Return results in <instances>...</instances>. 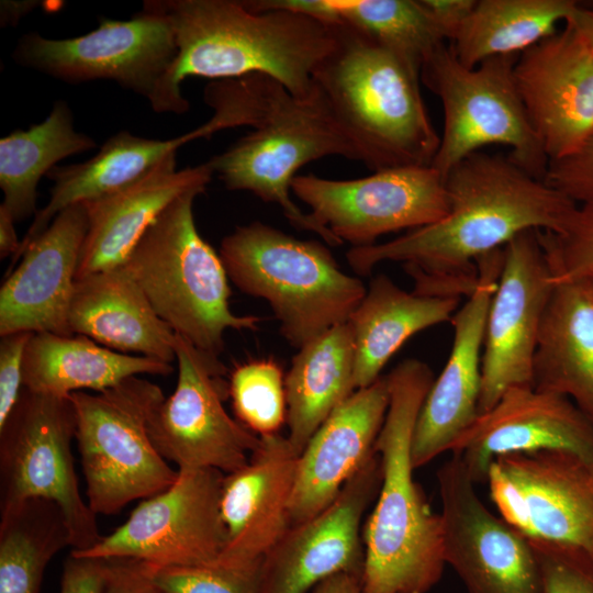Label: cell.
I'll list each match as a JSON object with an SVG mask.
<instances>
[{"instance_id": "obj_1", "label": "cell", "mask_w": 593, "mask_h": 593, "mask_svg": "<svg viewBox=\"0 0 593 593\" xmlns=\"http://www.w3.org/2000/svg\"><path fill=\"white\" fill-rule=\"evenodd\" d=\"M448 213L385 243L351 247L346 259L368 276L383 261L402 262L413 292L466 299L478 281L477 261L526 231L560 233L578 205L510 157L478 152L445 177Z\"/></svg>"}, {"instance_id": "obj_2", "label": "cell", "mask_w": 593, "mask_h": 593, "mask_svg": "<svg viewBox=\"0 0 593 593\" xmlns=\"http://www.w3.org/2000/svg\"><path fill=\"white\" fill-rule=\"evenodd\" d=\"M172 26L177 55L148 99L158 113L189 110L181 83L264 74L292 94L315 91L313 72L335 42L334 23L287 8L251 10L236 0H155Z\"/></svg>"}, {"instance_id": "obj_3", "label": "cell", "mask_w": 593, "mask_h": 593, "mask_svg": "<svg viewBox=\"0 0 593 593\" xmlns=\"http://www.w3.org/2000/svg\"><path fill=\"white\" fill-rule=\"evenodd\" d=\"M203 97L223 130L253 127L209 160L224 186L278 204L293 227L313 232L331 246L342 245L290 197L295 174L306 164L326 156L359 161L356 147L316 87L310 97L299 98L279 80L251 74L212 81Z\"/></svg>"}, {"instance_id": "obj_4", "label": "cell", "mask_w": 593, "mask_h": 593, "mask_svg": "<svg viewBox=\"0 0 593 593\" xmlns=\"http://www.w3.org/2000/svg\"><path fill=\"white\" fill-rule=\"evenodd\" d=\"M387 376L390 403L374 445L381 484L362 530V592L427 593L446 564L443 522L413 478L411 448L435 379L430 367L415 358L403 360Z\"/></svg>"}, {"instance_id": "obj_5", "label": "cell", "mask_w": 593, "mask_h": 593, "mask_svg": "<svg viewBox=\"0 0 593 593\" xmlns=\"http://www.w3.org/2000/svg\"><path fill=\"white\" fill-rule=\"evenodd\" d=\"M335 42L313 82L373 171L430 166L437 134L425 107L421 70L367 32L334 23Z\"/></svg>"}, {"instance_id": "obj_6", "label": "cell", "mask_w": 593, "mask_h": 593, "mask_svg": "<svg viewBox=\"0 0 593 593\" xmlns=\"http://www.w3.org/2000/svg\"><path fill=\"white\" fill-rule=\"evenodd\" d=\"M219 254L238 290L268 302L280 334L295 349L347 323L367 292L324 244L261 222L237 226Z\"/></svg>"}, {"instance_id": "obj_7", "label": "cell", "mask_w": 593, "mask_h": 593, "mask_svg": "<svg viewBox=\"0 0 593 593\" xmlns=\"http://www.w3.org/2000/svg\"><path fill=\"white\" fill-rule=\"evenodd\" d=\"M190 190L154 221L122 267L157 315L195 348L213 358L224 350L228 328L256 331L261 318L230 309L228 276L220 254L200 235Z\"/></svg>"}, {"instance_id": "obj_8", "label": "cell", "mask_w": 593, "mask_h": 593, "mask_svg": "<svg viewBox=\"0 0 593 593\" xmlns=\"http://www.w3.org/2000/svg\"><path fill=\"white\" fill-rule=\"evenodd\" d=\"M87 484V502L98 515L120 512L135 500L168 489L178 478L154 446L148 425L165 399L149 380L131 377L101 392L69 395Z\"/></svg>"}, {"instance_id": "obj_9", "label": "cell", "mask_w": 593, "mask_h": 593, "mask_svg": "<svg viewBox=\"0 0 593 593\" xmlns=\"http://www.w3.org/2000/svg\"><path fill=\"white\" fill-rule=\"evenodd\" d=\"M517 57L496 56L469 68L445 43L423 64L421 80L443 107V133L430 166L444 178L483 147L503 145L517 166L544 180L549 159L517 91Z\"/></svg>"}, {"instance_id": "obj_10", "label": "cell", "mask_w": 593, "mask_h": 593, "mask_svg": "<svg viewBox=\"0 0 593 593\" xmlns=\"http://www.w3.org/2000/svg\"><path fill=\"white\" fill-rule=\"evenodd\" d=\"M76 417L69 396L23 388L0 426V511L29 499L55 502L72 537L71 551L96 546L97 515L80 494L71 454Z\"/></svg>"}, {"instance_id": "obj_11", "label": "cell", "mask_w": 593, "mask_h": 593, "mask_svg": "<svg viewBox=\"0 0 593 593\" xmlns=\"http://www.w3.org/2000/svg\"><path fill=\"white\" fill-rule=\"evenodd\" d=\"M177 55L168 16L150 1L130 20L101 19L97 29L76 37H20L12 58L67 83L112 80L147 100Z\"/></svg>"}, {"instance_id": "obj_12", "label": "cell", "mask_w": 593, "mask_h": 593, "mask_svg": "<svg viewBox=\"0 0 593 593\" xmlns=\"http://www.w3.org/2000/svg\"><path fill=\"white\" fill-rule=\"evenodd\" d=\"M224 473L217 469H178L165 491L143 500L125 523L77 557L135 559L156 567L215 563L226 545L221 515Z\"/></svg>"}, {"instance_id": "obj_13", "label": "cell", "mask_w": 593, "mask_h": 593, "mask_svg": "<svg viewBox=\"0 0 593 593\" xmlns=\"http://www.w3.org/2000/svg\"><path fill=\"white\" fill-rule=\"evenodd\" d=\"M176 360V389L149 421L154 446L178 469L212 468L227 474L245 467L260 436L226 412L225 366L177 334Z\"/></svg>"}, {"instance_id": "obj_14", "label": "cell", "mask_w": 593, "mask_h": 593, "mask_svg": "<svg viewBox=\"0 0 593 593\" xmlns=\"http://www.w3.org/2000/svg\"><path fill=\"white\" fill-rule=\"evenodd\" d=\"M291 191L342 243L377 244L385 234L413 231L449 210L445 178L432 166H405L351 180L295 176Z\"/></svg>"}, {"instance_id": "obj_15", "label": "cell", "mask_w": 593, "mask_h": 593, "mask_svg": "<svg viewBox=\"0 0 593 593\" xmlns=\"http://www.w3.org/2000/svg\"><path fill=\"white\" fill-rule=\"evenodd\" d=\"M486 483L501 517L528 539L593 557V462L567 450L496 457Z\"/></svg>"}, {"instance_id": "obj_16", "label": "cell", "mask_w": 593, "mask_h": 593, "mask_svg": "<svg viewBox=\"0 0 593 593\" xmlns=\"http://www.w3.org/2000/svg\"><path fill=\"white\" fill-rule=\"evenodd\" d=\"M436 478L445 562L467 593H542L530 540L489 511L462 460L451 455Z\"/></svg>"}, {"instance_id": "obj_17", "label": "cell", "mask_w": 593, "mask_h": 593, "mask_svg": "<svg viewBox=\"0 0 593 593\" xmlns=\"http://www.w3.org/2000/svg\"><path fill=\"white\" fill-rule=\"evenodd\" d=\"M555 284L538 230L521 233L503 247L485 322L479 414L510 388L533 385L534 355Z\"/></svg>"}, {"instance_id": "obj_18", "label": "cell", "mask_w": 593, "mask_h": 593, "mask_svg": "<svg viewBox=\"0 0 593 593\" xmlns=\"http://www.w3.org/2000/svg\"><path fill=\"white\" fill-rule=\"evenodd\" d=\"M380 484L381 466L376 452L328 507L307 521L291 524L261 561L257 593H306L338 573L362 579L360 527Z\"/></svg>"}, {"instance_id": "obj_19", "label": "cell", "mask_w": 593, "mask_h": 593, "mask_svg": "<svg viewBox=\"0 0 593 593\" xmlns=\"http://www.w3.org/2000/svg\"><path fill=\"white\" fill-rule=\"evenodd\" d=\"M517 91L549 163L593 136V55L568 24L518 55Z\"/></svg>"}, {"instance_id": "obj_20", "label": "cell", "mask_w": 593, "mask_h": 593, "mask_svg": "<svg viewBox=\"0 0 593 593\" xmlns=\"http://www.w3.org/2000/svg\"><path fill=\"white\" fill-rule=\"evenodd\" d=\"M502 264L503 248L477 261V286L450 321L454 327L451 350L425 398L413 433L414 469L449 451L479 416L485 322Z\"/></svg>"}, {"instance_id": "obj_21", "label": "cell", "mask_w": 593, "mask_h": 593, "mask_svg": "<svg viewBox=\"0 0 593 593\" xmlns=\"http://www.w3.org/2000/svg\"><path fill=\"white\" fill-rule=\"evenodd\" d=\"M567 450L593 462V423L567 396L533 385L506 390L452 444L477 483H486L491 462L500 456Z\"/></svg>"}, {"instance_id": "obj_22", "label": "cell", "mask_w": 593, "mask_h": 593, "mask_svg": "<svg viewBox=\"0 0 593 593\" xmlns=\"http://www.w3.org/2000/svg\"><path fill=\"white\" fill-rule=\"evenodd\" d=\"M89 225L85 203L59 212L7 273L0 289V336L72 335L69 307Z\"/></svg>"}, {"instance_id": "obj_23", "label": "cell", "mask_w": 593, "mask_h": 593, "mask_svg": "<svg viewBox=\"0 0 593 593\" xmlns=\"http://www.w3.org/2000/svg\"><path fill=\"white\" fill-rule=\"evenodd\" d=\"M299 456L287 437L260 436L248 463L224 475L221 515L226 545L215 563H259L284 535L291 526Z\"/></svg>"}, {"instance_id": "obj_24", "label": "cell", "mask_w": 593, "mask_h": 593, "mask_svg": "<svg viewBox=\"0 0 593 593\" xmlns=\"http://www.w3.org/2000/svg\"><path fill=\"white\" fill-rule=\"evenodd\" d=\"M389 403L385 374L351 393L320 426L299 456L291 524L307 521L328 507L376 454Z\"/></svg>"}, {"instance_id": "obj_25", "label": "cell", "mask_w": 593, "mask_h": 593, "mask_svg": "<svg viewBox=\"0 0 593 593\" xmlns=\"http://www.w3.org/2000/svg\"><path fill=\"white\" fill-rule=\"evenodd\" d=\"M213 175L209 161L177 170L174 153L137 182L82 202L89 225L76 279L122 266L165 209L190 190H206Z\"/></svg>"}, {"instance_id": "obj_26", "label": "cell", "mask_w": 593, "mask_h": 593, "mask_svg": "<svg viewBox=\"0 0 593 593\" xmlns=\"http://www.w3.org/2000/svg\"><path fill=\"white\" fill-rule=\"evenodd\" d=\"M68 321L72 334L114 351L176 360V334L122 266L76 279Z\"/></svg>"}, {"instance_id": "obj_27", "label": "cell", "mask_w": 593, "mask_h": 593, "mask_svg": "<svg viewBox=\"0 0 593 593\" xmlns=\"http://www.w3.org/2000/svg\"><path fill=\"white\" fill-rule=\"evenodd\" d=\"M204 137H208V134L202 125L169 139L146 138L121 131L109 137L90 159L54 167L46 176L54 182L49 200L34 215L18 254L11 258L8 271L59 212L76 203L100 199L137 182L169 155L177 153L178 148Z\"/></svg>"}, {"instance_id": "obj_28", "label": "cell", "mask_w": 593, "mask_h": 593, "mask_svg": "<svg viewBox=\"0 0 593 593\" xmlns=\"http://www.w3.org/2000/svg\"><path fill=\"white\" fill-rule=\"evenodd\" d=\"M533 387L569 398L593 423V296L556 282L539 329Z\"/></svg>"}, {"instance_id": "obj_29", "label": "cell", "mask_w": 593, "mask_h": 593, "mask_svg": "<svg viewBox=\"0 0 593 593\" xmlns=\"http://www.w3.org/2000/svg\"><path fill=\"white\" fill-rule=\"evenodd\" d=\"M460 298L407 292L388 276L374 277L347 321L355 344L354 390L372 384L391 357L413 335L450 322Z\"/></svg>"}, {"instance_id": "obj_30", "label": "cell", "mask_w": 593, "mask_h": 593, "mask_svg": "<svg viewBox=\"0 0 593 593\" xmlns=\"http://www.w3.org/2000/svg\"><path fill=\"white\" fill-rule=\"evenodd\" d=\"M171 363L107 348L79 335L33 333L23 359V388L68 396L72 392H101L139 376H168Z\"/></svg>"}, {"instance_id": "obj_31", "label": "cell", "mask_w": 593, "mask_h": 593, "mask_svg": "<svg viewBox=\"0 0 593 593\" xmlns=\"http://www.w3.org/2000/svg\"><path fill=\"white\" fill-rule=\"evenodd\" d=\"M355 344L348 323L306 343L284 377L289 443L301 455L331 413L355 392Z\"/></svg>"}, {"instance_id": "obj_32", "label": "cell", "mask_w": 593, "mask_h": 593, "mask_svg": "<svg viewBox=\"0 0 593 593\" xmlns=\"http://www.w3.org/2000/svg\"><path fill=\"white\" fill-rule=\"evenodd\" d=\"M94 147L91 136L76 131L68 103L56 101L43 122L0 139L1 205L15 222L35 215L41 178L58 161Z\"/></svg>"}, {"instance_id": "obj_33", "label": "cell", "mask_w": 593, "mask_h": 593, "mask_svg": "<svg viewBox=\"0 0 593 593\" xmlns=\"http://www.w3.org/2000/svg\"><path fill=\"white\" fill-rule=\"evenodd\" d=\"M578 1L477 0L469 18L448 44L465 67L507 55H519L557 32Z\"/></svg>"}, {"instance_id": "obj_34", "label": "cell", "mask_w": 593, "mask_h": 593, "mask_svg": "<svg viewBox=\"0 0 593 593\" xmlns=\"http://www.w3.org/2000/svg\"><path fill=\"white\" fill-rule=\"evenodd\" d=\"M0 514V593H38L49 561L72 547L65 515L55 502L41 497Z\"/></svg>"}, {"instance_id": "obj_35", "label": "cell", "mask_w": 593, "mask_h": 593, "mask_svg": "<svg viewBox=\"0 0 593 593\" xmlns=\"http://www.w3.org/2000/svg\"><path fill=\"white\" fill-rule=\"evenodd\" d=\"M338 21L349 23L417 68L446 40L421 0H329Z\"/></svg>"}, {"instance_id": "obj_36", "label": "cell", "mask_w": 593, "mask_h": 593, "mask_svg": "<svg viewBox=\"0 0 593 593\" xmlns=\"http://www.w3.org/2000/svg\"><path fill=\"white\" fill-rule=\"evenodd\" d=\"M228 396L237 421L258 436L279 434L287 422L283 370L273 358L236 365L228 378Z\"/></svg>"}, {"instance_id": "obj_37", "label": "cell", "mask_w": 593, "mask_h": 593, "mask_svg": "<svg viewBox=\"0 0 593 593\" xmlns=\"http://www.w3.org/2000/svg\"><path fill=\"white\" fill-rule=\"evenodd\" d=\"M539 236L556 282L593 279V201L579 203L560 233Z\"/></svg>"}, {"instance_id": "obj_38", "label": "cell", "mask_w": 593, "mask_h": 593, "mask_svg": "<svg viewBox=\"0 0 593 593\" xmlns=\"http://www.w3.org/2000/svg\"><path fill=\"white\" fill-rule=\"evenodd\" d=\"M150 566L153 582L163 593H257L261 562L249 566Z\"/></svg>"}, {"instance_id": "obj_39", "label": "cell", "mask_w": 593, "mask_h": 593, "mask_svg": "<svg viewBox=\"0 0 593 593\" xmlns=\"http://www.w3.org/2000/svg\"><path fill=\"white\" fill-rule=\"evenodd\" d=\"M537 555L542 593H593V557L563 544L529 539Z\"/></svg>"}, {"instance_id": "obj_40", "label": "cell", "mask_w": 593, "mask_h": 593, "mask_svg": "<svg viewBox=\"0 0 593 593\" xmlns=\"http://www.w3.org/2000/svg\"><path fill=\"white\" fill-rule=\"evenodd\" d=\"M544 180L577 204L593 201V136L577 154L549 163Z\"/></svg>"}, {"instance_id": "obj_41", "label": "cell", "mask_w": 593, "mask_h": 593, "mask_svg": "<svg viewBox=\"0 0 593 593\" xmlns=\"http://www.w3.org/2000/svg\"><path fill=\"white\" fill-rule=\"evenodd\" d=\"M33 333L16 332L0 339V426L14 409L23 390V359Z\"/></svg>"}, {"instance_id": "obj_42", "label": "cell", "mask_w": 593, "mask_h": 593, "mask_svg": "<svg viewBox=\"0 0 593 593\" xmlns=\"http://www.w3.org/2000/svg\"><path fill=\"white\" fill-rule=\"evenodd\" d=\"M150 563L135 559L108 560L103 593H157Z\"/></svg>"}, {"instance_id": "obj_43", "label": "cell", "mask_w": 593, "mask_h": 593, "mask_svg": "<svg viewBox=\"0 0 593 593\" xmlns=\"http://www.w3.org/2000/svg\"><path fill=\"white\" fill-rule=\"evenodd\" d=\"M108 560L69 555L59 593H103Z\"/></svg>"}, {"instance_id": "obj_44", "label": "cell", "mask_w": 593, "mask_h": 593, "mask_svg": "<svg viewBox=\"0 0 593 593\" xmlns=\"http://www.w3.org/2000/svg\"><path fill=\"white\" fill-rule=\"evenodd\" d=\"M421 1L448 43L456 37L477 3V0Z\"/></svg>"}, {"instance_id": "obj_45", "label": "cell", "mask_w": 593, "mask_h": 593, "mask_svg": "<svg viewBox=\"0 0 593 593\" xmlns=\"http://www.w3.org/2000/svg\"><path fill=\"white\" fill-rule=\"evenodd\" d=\"M564 24L579 34L593 55V3L582 4L578 1Z\"/></svg>"}, {"instance_id": "obj_46", "label": "cell", "mask_w": 593, "mask_h": 593, "mask_svg": "<svg viewBox=\"0 0 593 593\" xmlns=\"http://www.w3.org/2000/svg\"><path fill=\"white\" fill-rule=\"evenodd\" d=\"M15 220L11 213L0 205V258L4 259L9 256L14 257L20 247L21 242L18 238L15 231Z\"/></svg>"}, {"instance_id": "obj_47", "label": "cell", "mask_w": 593, "mask_h": 593, "mask_svg": "<svg viewBox=\"0 0 593 593\" xmlns=\"http://www.w3.org/2000/svg\"><path fill=\"white\" fill-rule=\"evenodd\" d=\"M313 593H363L361 578L338 573L317 584Z\"/></svg>"}, {"instance_id": "obj_48", "label": "cell", "mask_w": 593, "mask_h": 593, "mask_svg": "<svg viewBox=\"0 0 593 593\" xmlns=\"http://www.w3.org/2000/svg\"><path fill=\"white\" fill-rule=\"evenodd\" d=\"M40 3L34 0H2L0 2L1 26L16 25L24 15L41 5Z\"/></svg>"}, {"instance_id": "obj_49", "label": "cell", "mask_w": 593, "mask_h": 593, "mask_svg": "<svg viewBox=\"0 0 593 593\" xmlns=\"http://www.w3.org/2000/svg\"><path fill=\"white\" fill-rule=\"evenodd\" d=\"M593 296V279L580 281Z\"/></svg>"}, {"instance_id": "obj_50", "label": "cell", "mask_w": 593, "mask_h": 593, "mask_svg": "<svg viewBox=\"0 0 593 593\" xmlns=\"http://www.w3.org/2000/svg\"><path fill=\"white\" fill-rule=\"evenodd\" d=\"M157 593H163V592H160V591L158 590Z\"/></svg>"}]
</instances>
